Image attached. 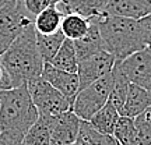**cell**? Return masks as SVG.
<instances>
[{
    "label": "cell",
    "mask_w": 151,
    "mask_h": 145,
    "mask_svg": "<svg viewBox=\"0 0 151 145\" xmlns=\"http://www.w3.org/2000/svg\"><path fill=\"white\" fill-rule=\"evenodd\" d=\"M0 145H9L7 142H4V141H0Z\"/></svg>",
    "instance_id": "obj_30"
},
{
    "label": "cell",
    "mask_w": 151,
    "mask_h": 145,
    "mask_svg": "<svg viewBox=\"0 0 151 145\" xmlns=\"http://www.w3.org/2000/svg\"><path fill=\"white\" fill-rule=\"evenodd\" d=\"M113 88V73L105 75L91 85L81 89L76 96L71 112L80 120L90 121L92 116L102 109L109 101V95Z\"/></svg>",
    "instance_id": "obj_4"
},
{
    "label": "cell",
    "mask_w": 151,
    "mask_h": 145,
    "mask_svg": "<svg viewBox=\"0 0 151 145\" xmlns=\"http://www.w3.org/2000/svg\"><path fill=\"white\" fill-rule=\"evenodd\" d=\"M24 9L27 10V13L35 20V17L42 13L43 10H46L52 6H56L60 3L62 0H21Z\"/></svg>",
    "instance_id": "obj_25"
},
{
    "label": "cell",
    "mask_w": 151,
    "mask_h": 145,
    "mask_svg": "<svg viewBox=\"0 0 151 145\" xmlns=\"http://www.w3.org/2000/svg\"><path fill=\"white\" fill-rule=\"evenodd\" d=\"M151 106V91L139 85L130 84L127 89V96L122 108L120 116L136 119L139 114L146 112Z\"/></svg>",
    "instance_id": "obj_13"
},
{
    "label": "cell",
    "mask_w": 151,
    "mask_h": 145,
    "mask_svg": "<svg viewBox=\"0 0 151 145\" xmlns=\"http://www.w3.org/2000/svg\"><path fill=\"white\" fill-rule=\"evenodd\" d=\"M77 142L80 145H118V141L113 135H106L99 133L97 129L92 127L90 121L81 120Z\"/></svg>",
    "instance_id": "obj_20"
},
{
    "label": "cell",
    "mask_w": 151,
    "mask_h": 145,
    "mask_svg": "<svg viewBox=\"0 0 151 145\" xmlns=\"http://www.w3.org/2000/svg\"><path fill=\"white\" fill-rule=\"evenodd\" d=\"M63 14L58 10L56 6H52L42 13H39L35 20H34V28L37 34H42V35H52L60 31V25H62V20H63Z\"/></svg>",
    "instance_id": "obj_15"
},
{
    "label": "cell",
    "mask_w": 151,
    "mask_h": 145,
    "mask_svg": "<svg viewBox=\"0 0 151 145\" xmlns=\"http://www.w3.org/2000/svg\"><path fill=\"white\" fill-rule=\"evenodd\" d=\"M41 77L45 81H48L55 89H58L73 106L76 96L80 92V81L77 73H67L56 69L49 63H45Z\"/></svg>",
    "instance_id": "obj_9"
},
{
    "label": "cell",
    "mask_w": 151,
    "mask_h": 145,
    "mask_svg": "<svg viewBox=\"0 0 151 145\" xmlns=\"http://www.w3.org/2000/svg\"><path fill=\"white\" fill-rule=\"evenodd\" d=\"M151 14V0H108L105 16L140 20Z\"/></svg>",
    "instance_id": "obj_11"
},
{
    "label": "cell",
    "mask_w": 151,
    "mask_h": 145,
    "mask_svg": "<svg viewBox=\"0 0 151 145\" xmlns=\"http://www.w3.org/2000/svg\"><path fill=\"white\" fill-rule=\"evenodd\" d=\"M50 142H52V137H50V129L48 121L39 117L37 123L28 130L20 145H50Z\"/></svg>",
    "instance_id": "obj_23"
},
{
    "label": "cell",
    "mask_w": 151,
    "mask_h": 145,
    "mask_svg": "<svg viewBox=\"0 0 151 145\" xmlns=\"http://www.w3.org/2000/svg\"><path fill=\"white\" fill-rule=\"evenodd\" d=\"M34 24V18L24 9L21 0H13L0 10V56L27 27Z\"/></svg>",
    "instance_id": "obj_6"
},
{
    "label": "cell",
    "mask_w": 151,
    "mask_h": 145,
    "mask_svg": "<svg viewBox=\"0 0 151 145\" xmlns=\"http://www.w3.org/2000/svg\"><path fill=\"white\" fill-rule=\"evenodd\" d=\"M65 39L66 38L62 34V31H58L56 34H52V35L37 34V46L43 63H50V60L58 53V50L60 49L62 43L65 42Z\"/></svg>",
    "instance_id": "obj_22"
},
{
    "label": "cell",
    "mask_w": 151,
    "mask_h": 145,
    "mask_svg": "<svg viewBox=\"0 0 151 145\" xmlns=\"http://www.w3.org/2000/svg\"><path fill=\"white\" fill-rule=\"evenodd\" d=\"M119 69L130 84L151 91V50L141 49L123 61H118Z\"/></svg>",
    "instance_id": "obj_7"
},
{
    "label": "cell",
    "mask_w": 151,
    "mask_h": 145,
    "mask_svg": "<svg viewBox=\"0 0 151 145\" xmlns=\"http://www.w3.org/2000/svg\"><path fill=\"white\" fill-rule=\"evenodd\" d=\"M113 88H112V92L109 95V103H112V106L116 110L122 112V108L124 105V101H126V96H127V89H129V85L130 82L129 80L124 77V74L120 71L119 69V63L116 61V64L113 67Z\"/></svg>",
    "instance_id": "obj_21"
},
{
    "label": "cell",
    "mask_w": 151,
    "mask_h": 145,
    "mask_svg": "<svg viewBox=\"0 0 151 145\" xmlns=\"http://www.w3.org/2000/svg\"><path fill=\"white\" fill-rule=\"evenodd\" d=\"M27 89L39 113V117H56L62 113L71 110V103L42 77L28 81Z\"/></svg>",
    "instance_id": "obj_5"
},
{
    "label": "cell",
    "mask_w": 151,
    "mask_h": 145,
    "mask_svg": "<svg viewBox=\"0 0 151 145\" xmlns=\"http://www.w3.org/2000/svg\"><path fill=\"white\" fill-rule=\"evenodd\" d=\"M136 129L144 145H151V106L134 119Z\"/></svg>",
    "instance_id": "obj_24"
},
{
    "label": "cell",
    "mask_w": 151,
    "mask_h": 145,
    "mask_svg": "<svg viewBox=\"0 0 151 145\" xmlns=\"http://www.w3.org/2000/svg\"><path fill=\"white\" fill-rule=\"evenodd\" d=\"M10 1H13V0H0V10H1L3 7H6V6L9 4Z\"/></svg>",
    "instance_id": "obj_28"
},
{
    "label": "cell",
    "mask_w": 151,
    "mask_h": 145,
    "mask_svg": "<svg viewBox=\"0 0 151 145\" xmlns=\"http://www.w3.org/2000/svg\"><path fill=\"white\" fill-rule=\"evenodd\" d=\"M90 24H91V20L88 18H84L78 14H67L62 20L60 31L65 35L66 39H70L74 42V41L81 39L88 32Z\"/></svg>",
    "instance_id": "obj_18"
},
{
    "label": "cell",
    "mask_w": 151,
    "mask_h": 145,
    "mask_svg": "<svg viewBox=\"0 0 151 145\" xmlns=\"http://www.w3.org/2000/svg\"><path fill=\"white\" fill-rule=\"evenodd\" d=\"M0 141H1V137H0Z\"/></svg>",
    "instance_id": "obj_32"
},
{
    "label": "cell",
    "mask_w": 151,
    "mask_h": 145,
    "mask_svg": "<svg viewBox=\"0 0 151 145\" xmlns=\"http://www.w3.org/2000/svg\"><path fill=\"white\" fill-rule=\"evenodd\" d=\"M45 120L49 124L52 141L60 142V144H74V142H77L81 120L71 110L62 113L56 117L45 119Z\"/></svg>",
    "instance_id": "obj_10"
},
{
    "label": "cell",
    "mask_w": 151,
    "mask_h": 145,
    "mask_svg": "<svg viewBox=\"0 0 151 145\" xmlns=\"http://www.w3.org/2000/svg\"><path fill=\"white\" fill-rule=\"evenodd\" d=\"M113 137L118 141V145H144L136 129L134 119L120 116L113 131Z\"/></svg>",
    "instance_id": "obj_19"
},
{
    "label": "cell",
    "mask_w": 151,
    "mask_h": 145,
    "mask_svg": "<svg viewBox=\"0 0 151 145\" xmlns=\"http://www.w3.org/2000/svg\"><path fill=\"white\" fill-rule=\"evenodd\" d=\"M120 114L116 109L112 106V103L106 102V105L102 109H99L92 119L90 120V123L92 124L94 129H97L99 133L106 135H113L116 123H118Z\"/></svg>",
    "instance_id": "obj_17"
},
{
    "label": "cell",
    "mask_w": 151,
    "mask_h": 145,
    "mask_svg": "<svg viewBox=\"0 0 151 145\" xmlns=\"http://www.w3.org/2000/svg\"><path fill=\"white\" fill-rule=\"evenodd\" d=\"M108 0H62L56 4L58 10L63 14H78L84 18H95L105 16V7Z\"/></svg>",
    "instance_id": "obj_12"
},
{
    "label": "cell",
    "mask_w": 151,
    "mask_h": 145,
    "mask_svg": "<svg viewBox=\"0 0 151 145\" xmlns=\"http://www.w3.org/2000/svg\"><path fill=\"white\" fill-rule=\"evenodd\" d=\"M13 81H11L9 73L6 71V69L3 67L1 61H0V91H9L13 89Z\"/></svg>",
    "instance_id": "obj_27"
},
{
    "label": "cell",
    "mask_w": 151,
    "mask_h": 145,
    "mask_svg": "<svg viewBox=\"0 0 151 145\" xmlns=\"http://www.w3.org/2000/svg\"><path fill=\"white\" fill-rule=\"evenodd\" d=\"M115 64H116L115 57L106 50L78 61L77 75H78V81H80V91L87 88L88 85H91L92 82L98 81L99 78L111 74L113 71Z\"/></svg>",
    "instance_id": "obj_8"
},
{
    "label": "cell",
    "mask_w": 151,
    "mask_h": 145,
    "mask_svg": "<svg viewBox=\"0 0 151 145\" xmlns=\"http://www.w3.org/2000/svg\"><path fill=\"white\" fill-rule=\"evenodd\" d=\"M139 25H140L141 38H143L144 48L151 50V14L140 18L139 20Z\"/></svg>",
    "instance_id": "obj_26"
},
{
    "label": "cell",
    "mask_w": 151,
    "mask_h": 145,
    "mask_svg": "<svg viewBox=\"0 0 151 145\" xmlns=\"http://www.w3.org/2000/svg\"><path fill=\"white\" fill-rule=\"evenodd\" d=\"M53 67L59 70L67 71V73H77L78 69V59L76 53L74 42L70 39H65V42L62 43L58 53L55 54V57L50 60V63Z\"/></svg>",
    "instance_id": "obj_16"
},
{
    "label": "cell",
    "mask_w": 151,
    "mask_h": 145,
    "mask_svg": "<svg viewBox=\"0 0 151 145\" xmlns=\"http://www.w3.org/2000/svg\"><path fill=\"white\" fill-rule=\"evenodd\" d=\"M90 20H91V24H90L88 32L81 39L74 41V48L78 61L88 59V57H91L94 54L105 50L102 38H101V34H99V29H98V17L90 18Z\"/></svg>",
    "instance_id": "obj_14"
},
{
    "label": "cell",
    "mask_w": 151,
    "mask_h": 145,
    "mask_svg": "<svg viewBox=\"0 0 151 145\" xmlns=\"http://www.w3.org/2000/svg\"><path fill=\"white\" fill-rule=\"evenodd\" d=\"M50 145H80V144H78V142H74V144H60V142H55V141H52Z\"/></svg>",
    "instance_id": "obj_29"
},
{
    "label": "cell",
    "mask_w": 151,
    "mask_h": 145,
    "mask_svg": "<svg viewBox=\"0 0 151 145\" xmlns=\"http://www.w3.org/2000/svg\"><path fill=\"white\" fill-rule=\"evenodd\" d=\"M0 61L10 75L14 88L27 85L29 80L41 77L45 63L38 50L34 24L18 35L10 48L0 56Z\"/></svg>",
    "instance_id": "obj_2"
},
{
    "label": "cell",
    "mask_w": 151,
    "mask_h": 145,
    "mask_svg": "<svg viewBox=\"0 0 151 145\" xmlns=\"http://www.w3.org/2000/svg\"><path fill=\"white\" fill-rule=\"evenodd\" d=\"M1 92H3V91H0V99H1Z\"/></svg>",
    "instance_id": "obj_31"
},
{
    "label": "cell",
    "mask_w": 151,
    "mask_h": 145,
    "mask_svg": "<svg viewBox=\"0 0 151 145\" xmlns=\"http://www.w3.org/2000/svg\"><path fill=\"white\" fill-rule=\"evenodd\" d=\"M98 29L105 50L112 54L116 61H123L133 53L144 49L137 20L116 16H102L98 17Z\"/></svg>",
    "instance_id": "obj_3"
},
{
    "label": "cell",
    "mask_w": 151,
    "mask_h": 145,
    "mask_svg": "<svg viewBox=\"0 0 151 145\" xmlns=\"http://www.w3.org/2000/svg\"><path fill=\"white\" fill-rule=\"evenodd\" d=\"M39 119L27 85L1 92L0 99V137L9 145H20L28 130Z\"/></svg>",
    "instance_id": "obj_1"
}]
</instances>
